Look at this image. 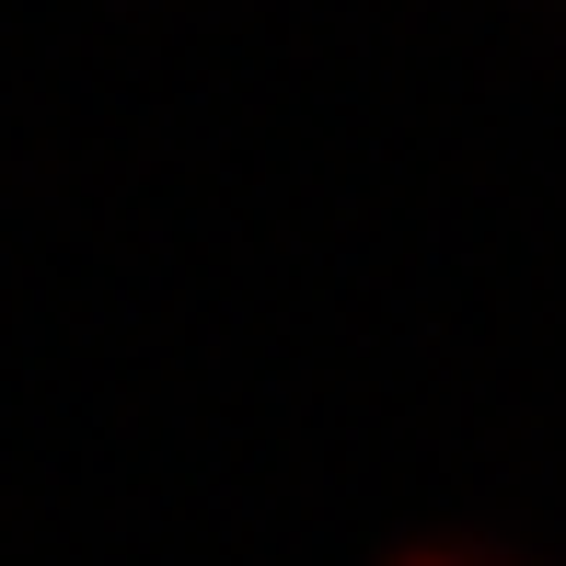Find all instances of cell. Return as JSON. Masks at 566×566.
Instances as JSON below:
<instances>
[{"label":"cell","instance_id":"6da1fadb","mask_svg":"<svg viewBox=\"0 0 566 566\" xmlns=\"http://www.w3.org/2000/svg\"><path fill=\"white\" fill-rule=\"evenodd\" d=\"M381 566H544V555H532V544H509V532L440 521V532H405V544H381Z\"/></svg>","mask_w":566,"mask_h":566}]
</instances>
